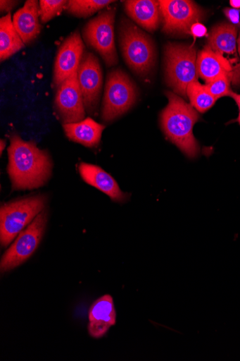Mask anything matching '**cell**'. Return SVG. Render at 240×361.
Listing matches in <instances>:
<instances>
[{
    "label": "cell",
    "instance_id": "cell-1",
    "mask_svg": "<svg viewBox=\"0 0 240 361\" xmlns=\"http://www.w3.org/2000/svg\"><path fill=\"white\" fill-rule=\"evenodd\" d=\"M8 172L15 190H32L44 185L52 173L49 154L35 142H25L18 135L11 137Z\"/></svg>",
    "mask_w": 240,
    "mask_h": 361
},
{
    "label": "cell",
    "instance_id": "cell-2",
    "mask_svg": "<svg viewBox=\"0 0 240 361\" xmlns=\"http://www.w3.org/2000/svg\"><path fill=\"white\" fill-rule=\"evenodd\" d=\"M168 104L160 114V126L168 139L189 158L200 152L193 128L199 119L198 112L173 92H166Z\"/></svg>",
    "mask_w": 240,
    "mask_h": 361
},
{
    "label": "cell",
    "instance_id": "cell-3",
    "mask_svg": "<svg viewBox=\"0 0 240 361\" xmlns=\"http://www.w3.org/2000/svg\"><path fill=\"white\" fill-rule=\"evenodd\" d=\"M119 41L123 58L137 75L148 76L156 62V50L152 38L127 19L119 26Z\"/></svg>",
    "mask_w": 240,
    "mask_h": 361
},
{
    "label": "cell",
    "instance_id": "cell-4",
    "mask_svg": "<svg viewBox=\"0 0 240 361\" xmlns=\"http://www.w3.org/2000/svg\"><path fill=\"white\" fill-rule=\"evenodd\" d=\"M196 49L176 43H168L164 49V61L167 84L174 92L187 97L188 86L198 82Z\"/></svg>",
    "mask_w": 240,
    "mask_h": 361
},
{
    "label": "cell",
    "instance_id": "cell-5",
    "mask_svg": "<svg viewBox=\"0 0 240 361\" xmlns=\"http://www.w3.org/2000/svg\"><path fill=\"white\" fill-rule=\"evenodd\" d=\"M45 195L27 197L2 205L0 209V241L7 247L23 229L45 210Z\"/></svg>",
    "mask_w": 240,
    "mask_h": 361
},
{
    "label": "cell",
    "instance_id": "cell-6",
    "mask_svg": "<svg viewBox=\"0 0 240 361\" xmlns=\"http://www.w3.org/2000/svg\"><path fill=\"white\" fill-rule=\"evenodd\" d=\"M134 82L122 70L112 71L107 77L101 118L110 122L127 112L138 99Z\"/></svg>",
    "mask_w": 240,
    "mask_h": 361
},
{
    "label": "cell",
    "instance_id": "cell-7",
    "mask_svg": "<svg viewBox=\"0 0 240 361\" xmlns=\"http://www.w3.org/2000/svg\"><path fill=\"white\" fill-rule=\"evenodd\" d=\"M115 13V9L99 13L85 25L82 31L87 44L101 56L109 68L118 62L114 31Z\"/></svg>",
    "mask_w": 240,
    "mask_h": 361
},
{
    "label": "cell",
    "instance_id": "cell-8",
    "mask_svg": "<svg viewBox=\"0 0 240 361\" xmlns=\"http://www.w3.org/2000/svg\"><path fill=\"white\" fill-rule=\"evenodd\" d=\"M48 222V213L44 210L16 238L4 255L0 269L6 273L24 264L36 252L43 238Z\"/></svg>",
    "mask_w": 240,
    "mask_h": 361
},
{
    "label": "cell",
    "instance_id": "cell-9",
    "mask_svg": "<svg viewBox=\"0 0 240 361\" xmlns=\"http://www.w3.org/2000/svg\"><path fill=\"white\" fill-rule=\"evenodd\" d=\"M159 4L163 31L169 35H191L192 25L204 17L203 10L189 0H160Z\"/></svg>",
    "mask_w": 240,
    "mask_h": 361
},
{
    "label": "cell",
    "instance_id": "cell-10",
    "mask_svg": "<svg viewBox=\"0 0 240 361\" xmlns=\"http://www.w3.org/2000/svg\"><path fill=\"white\" fill-rule=\"evenodd\" d=\"M77 75L86 111L89 115H94L98 111L103 73L99 61L93 53L84 52Z\"/></svg>",
    "mask_w": 240,
    "mask_h": 361
},
{
    "label": "cell",
    "instance_id": "cell-11",
    "mask_svg": "<svg viewBox=\"0 0 240 361\" xmlns=\"http://www.w3.org/2000/svg\"><path fill=\"white\" fill-rule=\"evenodd\" d=\"M55 106L64 124L77 123L85 119L86 109L77 73L58 87Z\"/></svg>",
    "mask_w": 240,
    "mask_h": 361
},
{
    "label": "cell",
    "instance_id": "cell-12",
    "mask_svg": "<svg viewBox=\"0 0 240 361\" xmlns=\"http://www.w3.org/2000/svg\"><path fill=\"white\" fill-rule=\"evenodd\" d=\"M84 44L79 31L68 37L59 48L54 65L53 83L58 87L78 72L84 54Z\"/></svg>",
    "mask_w": 240,
    "mask_h": 361
},
{
    "label": "cell",
    "instance_id": "cell-13",
    "mask_svg": "<svg viewBox=\"0 0 240 361\" xmlns=\"http://www.w3.org/2000/svg\"><path fill=\"white\" fill-rule=\"evenodd\" d=\"M237 30L236 25L225 23L215 26L208 45L229 63L234 74V82L240 81V63L236 54Z\"/></svg>",
    "mask_w": 240,
    "mask_h": 361
},
{
    "label": "cell",
    "instance_id": "cell-14",
    "mask_svg": "<svg viewBox=\"0 0 240 361\" xmlns=\"http://www.w3.org/2000/svg\"><path fill=\"white\" fill-rule=\"evenodd\" d=\"M79 172L84 182L106 193L112 201L125 203L128 200L129 195L122 191L117 181L99 166L82 162Z\"/></svg>",
    "mask_w": 240,
    "mask_h": 361
},
{
    "label": "cell",
    "instance_id": "cell-15",
    "mask_svg": "<svg viewBox=\"0 0 240 361\" xmlns=\"http://www.w3.org/2000/svg\"><path fill=\"white\" fill-rule=\"evenodd\" d=\"M40 6L37 0H28L13 16V24L24 44L35 40L42 31Z\"/></svg>",
    "mask_w": 240,
    "mask_h": 361
},
{
    "label": "cell",
    "instance_id": "cell-16",
    "mask_svg": "<svg viewBox=\"0 0 240 361\" xmlns=\"http://www.w3.org/2000/svg\"><path fill=\"white\" fill-rule=\"evenodd\" d=\"M196 68L198 76L208 84L223 75L229 76L234 82V74L229 63L209 46L197 55Z\"/></svg>",
    "mask_w": 240,
    "mask_h": 361
},
{
    "label": "cell",
    "instance_id": "cell-17",
    "mask_svg": "<svg viewBox=\"0 0 240 361\" xmlns=\"http://www.w3.org/2000/svg\"><path fill=\"white\" fill-rule=\"evenodd\" d=\"M124 5L127 14L146 30L155 32L158 28L161 17L159 1L130 0Z\"/></svg>",
    "mask_w": 240,
    "mask_h": 361
},
{
    "label": "cell",
    "instance_id": "cell-18",
    "mask_svg": "<svg viewBox=\"0 0 240 361\" xmlns=\"http://www.w3.org/2000/svg\"><path fill=\"white\" fill-rule=\"evenodd\" d=\"M63 127L68 139L90 148L96 147L99 145L103 130L106 128L91 118L77 123H65Z\"/></svg>",
    "mask_w": 240,
    "mask_h": 361
},
{
    "label": "cell",
    "instance_id": "cell-19",
    "mask_svg": "<svg viewBox=\"0 0 240 361\" xmlns=\"http://www.w3.org/2000/svg\"><path fill=\"white\" fill-rule=\"evenodd\" d=\"M25 47V44L17 32L11 14L0 20V59L7 60Z\"/></svg>",
    "mask_w": 240,
    "mask_h": 361
},
{
    "label": "cell",
    "instance_id": "cell-20",
    "mask_svg": "<svg viewBox=\"0 0 240 361\" xmlns=\"http://www.w3.org/2000/svg\"><path fill=\"white\" fill-rule=\"evenodd\" d=\"M187 94L189 98L191 105L198 112L201 114L211 109L217 101L216 98L206 89L205 85L198 82H194L188 86Z\"/></svg>",
    "mask_w": 240,
    "mask_h": 361
},
{
    "label": "cell",
    "instance_id": "cell-21",
    "mask_svg": "<svg viewBox=\"0 0 240 361\" xmlns=\"http://www.w3.org/2000/svg\"><path fill=\"white\" fill-rule=\"evenodd\" d=\"M89 321H106L113 326L116 324L117 313L113 298L105 295L97 300L91 307L89 312Z\"/></svg>",
    "mask_w": 240,
    "mask_h": 361
},
{
    "label": "cell",
    "instance_id": "cell-22",
    "mask_svg": "<svg viewBox=\"0 0 240 361\" xmlns=\"http://www.w3.org/2000/svg\"><path fill=\"white\" fill-rule=\"evenodd\" d=\"M114 1L109 0H70L65 6L67 12L80 18L92 16L97 11L108 7Z\"/></svg>",
    "mask_w": 240,
    "mask_h": 361
},
{
    "label": "cell",
    "instance_id": "cell-23",
    "mask_svg": "<svg viewBox=\"0 0 240 361\" xmlns=\"http://www.w3.org/2000/svg\"><path fill=\"white\" fill-rule=\"evenodd\" d=\"M68 1L65 0H41L40 18L42 23H46L58 15L65 6Z\"/></svg>",
    "mask_w": 240,
    "mask_h": 361
},
{
    "label": "cell",
    "instance_id": "cell-24",
    "mask_svg": "<svg viewBox=\"0 0 240 361\" xmlns=\"http://www.w3.org/2000/svg\"><path fill=\"white\" fill-rule=\"evenodd\" d=\"M232 79L228 75H223L205 85L206 89L214 96L217 100L225 96H230L232 91L230 89Z\"/></svg>",
    "mask_w": 240,
    "mask_h": 361
},
{
    "label": "cell",
    "instance_id": "cell-25",
    "mask_svg": "<svg viewBox=\"0 0 240 361\" xmlns=\"http://www.w3.org/2000/svg\"><path fill=\"white\" fill-rule=\"evenodd\" d=\"M113 325L102 320L89 321L88 331L89 335L94 338H100L104 336Z\"/></svg>",
    "mask_w": 240,
    "mask_h": 361
},
{
    "label": "cell",
    "instance_id": "cell-26",
    "mask_svg": "<svg viewBox=\"0 0 240 361\" xmlns=\"http://www.w3.org/2000/svg\"><path fill=\"white\" fill-rule=\"evenodd\" d=\"M207 27L200 23H195L191 28V35L194 37H203L207 35Z\"/></svg>",
    "mask_w": 240,
    "mask_h": 361
},
{
    "label": "cell",
    "instance_id": "cell-27",
    "mask_svg": "<svg viewBox=\"0 0 240 361\" xmlns=\"http://www.w3.org/2000/svg\"><path fill=\"white\" fill-rule=\"evenodd\" d=\"M224 13L227 18L232 22V25L240 24L239 13L240 9L226 8Z\"/></svg>",
    "mask_w": 240,
    "mask_h": 361
},
{
    "label": "cell",
    "instance_id": "cell-28",
    "mask_svg": "<svg viewBox=\"0 0 240 361\" xmlns=\"http://www.w3.org/2000/svg\"><path fill=\"white\" fill-rule=\"evenodd\" d=\"M18 2L16 1H0V10H1V13H8L11 11L17 5Z\"/></svg>",
    "mask_w": 240,
    "mask_h": 361
},
{
    "label": "cell",
    "instance_id": "cell-29",
    "mask_svg": "<svg viewBox=\"0 0 240 361\" xmlns=\"http://www.w3.org/2000/svg\"><path fill=\"white\" fill-rule=\"evenodd\" d=\"M230 97H232L233 98V99L235 101V102L237 104V106L239 109V116L236 119V121L240 125V97L238 96V94L234 93L233 92L231 93Z\"/></svg>",
    "mask_w": 240,
    "mask_h": 361
},
{
    "label": "cell",
    "instance_id": "cell-30",
    "mask_svg": "<svg viewBox=\"0 0 240 361\" xmlns=\"http://www.w3.org/2000/svg\"><path fill=\"white\" fill-rule=\"evenodd\" d=\"M230 6L234 9H239L240 8V0H231Z\"/></svg>",
    "mask_w": 240,
    "mask_h": 361
},
{
    "label": "cell",
    "instance_id": "cell-31",
    "mask_svg": "<svg viewBox=\"0 0 240 361\" xmlns=\"http://www.w3.org/2000/svg\"><path fill=\"white\" fill-rule=\"evenodd\" d=\"M0 147H0V153H1V154H2L4 149L6 147V140L4 141L2 140L1 142H0Z\"/></svg>",
    "mask_w": 240,
    "mask_h": 361
},
{
    "label": "cell",
    "instance_id": "cell-32",
    "mask_svg": "<svg viewBox=\"0 0 240 361\" xmlns=\"http://www.w3.org/2000/svg\"><path fill=\"white\" fill-rule=\"evenodd\" d=\"M237 46H238L239 55L240 56V35H239V38L237 39Z\"/></svg>",
    "mask_w": 240,
    "mask_h": 361
},
{
    "label": "cell",
    "instance_id": "cell-33",
    "mask_svg": "<svg viewBox=\"0 0 240 361\" xmlns=\"http://www.w3.org/2000/svg\"><path fill=\"white\" fill-rule=\"evenodd\" d=\"M238 96L240 97V94H238Z\"/></svg>",
    "mask_w": 240,
    "mask_h": 361
}]
</instances>
